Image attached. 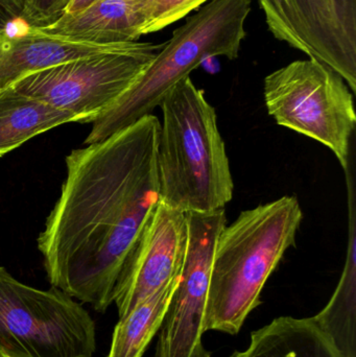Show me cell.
<instances>
[{
	"instance_id": "cell-12",
	"label": "cell",
	"mask_w": 356,
	"mask_h": 357,
	"mask_svg": "<svg viewBox=\"0 0 356 357\" xmlns=\"http://www.w3.org/2000/svg\"><path fill=\"white\" fill-rule=\"evenodd\" d=\"M146 21L144 3L133 0H96L82 12L64 15L50 26L37 29L52 37L109 45L137 41L142 37Z\"/></svg>"
},
{
	"instance_id": "cell-14",
	"label": "cell",
	"mask_w": 356,
	"mask_h": 357,
	"mask_svg": "<svg viewBox=\"0 0 356 357\" xmlns=\"http://www.w3.org/2000/svg\"><path fill=\"white\" fill-rule=\"evenodd\" d=\"M346 176L350 212L346 264L332 299L314 319L343 356L356 357L355 192L353 177Z\"/></svg>"
},
{
	"instance_id": "cell-2",
	"label": "cell",
	"mask_w": 356,
	"mask_h": 357,
	"mask_svg": "<svg viewBox=\"0 0 356 357\" xmlns=\"http://www.w3.org/2000/svg\"><path fill=\"white\" fill-rule=\"evenodd\" d=\"M159 107V199L184 213L225 209L234 183L215 109L190 77L176 84Z\"/></svg>"
},
{
	"instance_id": "cell-20",
	"label": "cell",
	"mask_w": 356,
	"mask_h": 357,
	"mask_svg": "<svg viewBox=\"0 0 356 357\" xmlns=\"http://www.w3.org/2000/svg\"><path fill=\"white\" fill-rule=\"evenodd\" d=\"M29 0H0V12L10 21L20 20Z\"/></svg>"
},
{
	"instance_id": "cell-6",
	"label": "cell",
	"mask_w": 356,
	"mask_h": 357,
	"mask_svg": "<svg viewBox=\"0 0 356 357\" xmlns=\"http://www.w3.org/2000/svg\"><path fill=\"white\" fill-rule=\"evenodd\" d=\"M263 96L278 125L323 144L348 169L356 114L353 94L338 73L316 59L295 61L265 77Z\"/></svg>"
},
{
	"instance_id": "cell-16",
	"label": "cell",
	"mask_w": 356,
	"mask_h": 357,
	"mask_svg": "<svg viewBox=\"0 0 356 357\" xmlns=\"http://www.w3.org/2000/svg\"><path fill=\"white\" fill-rule=\"evenodd\" d=\"M180 277V276H179ZM179 277L119 318L108 357H142L158 333Z\"/></svg>"
},
{
	"instance_id": "cell-4",
	"label": "cell",
	"mask_w": 356,
	"mask_h": 357,
	"mask_svg": "<svg viewBox=\"0 0 356 357\" xmlns=\"http://www.w3.org/2000/svg\"><path fill=\"white\" fill-rule=\"evenodd\" d=\"M251 4L252 0H210L188 17L137 81L92 123L86 146L102 142L152 114L176 84L208 59H238L247 36L245 23Z\"/></svg>"
},
{
	"instance_id": "cell-9",
	"label": "cell",
	"mask_w": 356,
	"mask_h": 357,
	"mask_svg": "<svg viewBox=\"0 0 356 357\" xmlns=\"http://www.w3.org/2000/svg\"><path fill=\"white\" fill-rule=\"evenodd\" d=\"M187 238L186 213L159 199L117 281L119 318L180 276Z\"/></svg>"
},
{
	"instance_id": "cell-3",
	"label": "cell",
	"mask_w": 356,
	"mask_h": 357,
	"mask_svg": "<svg viewBox=\"0 0 356 357\" xmlns=\"http://www.w3.org/2000/svg\"><path fill=\"white\" fill-rule=\"evenodd\" d=\"M303 213L296 197L245 210L219 233L211 268L205 333H240L261 304V294L290 248Z\"/></svg>"
},
{
	"instance_id": "cell-11",
	"label": "cell",
	"mask_w": 356,
	"mask_h": 357,
	"mask_svg": "<svg viewBox=\"0 0 356 357\" xmlns=\"http://www.w3.org/2000/svg\"><path fill=\"white\" fill-rule=\"evenodd\" d=\"M127 43L98 45L52 37L27 26L19 31L0 29V92L40 69L113 52Z\"/></svg>"
},
{
	"instance_id": "cell-7",
	"label": "cell",
	"mask_w": 356,
	"mask_h": 357,
	"mask_svg": "<svg viewBox=\"0 0 356 357\" xmlns=\"http://www.w3.org/2000/svg\"><path fill=\"white\" fill-rule=\"evenodd\" d=\"M163 44L129 42L119 50L40 69L12 86L16 91L93 123L137 81Z\"/></svg>"
},
{
	"instance_id": "cell-13",
	"label": "cell",
	"mask_w": 356,
	"mask_h": 357,
	"mask_svg": "<svg viewBox=\"0 0 356 357\" xmlns=\"http://www.w3.org/2000/svg\"><path fill=\"white\" fill-rule=\"evenodd\" d=\"M231 357H344L315 319L281 317L254 331L245 351Z\"/></svg>"
},
{
	"instance_id": "cell-21",
	"label": "cell",
	"mask_w": 356,
	"mask_h": 357,
	"mask_svg": "<svg viewBox=\"0 0 356 357\" xmlns=\"http://www.w3.org/2000/svg\"><path fill=\"white\" fill-rule=\"evenodd\" d=\"M96 0H72L67 8L65 15L77 14L91 6Z\"/></svg>"
},
{
	"instance_id": "cell-18",
	"label": "cell",
	"mask_w": 356,
	"mask_h": 357,
	"mask_svg": "<svg viewBox=\"0 0 356 357\" xmlns=\"http://www.w3.org/2000/svg\"><path fill=\"white\" fill-rule=\"evenodd\" d=\"M210 0H148L142 36L157 33L181 20Z\"/></svg>"
},
{
	"instance_id": "cell-22",
	"label": "cell",
	"mask_w": 356,
	"mask_h": 357,
	"mask_svg": "<svg viewBox=\"0 0 356 357\" xmlns=\"http://www.w3.org/2000/svg\"><path fill=\"white\" fill-rule=\"evenodd\" d=\"M133 1H137V2H140V3H144V6H146V4H148V0H133Z\"/></svg>"
},
{
	"instance_id": "cell-23",
	"label": "cell",
	"mask_w": 356,
	"mask_h": 357,
	"mask_svg": "<svg viewBox=\"0 0 356 357\" xmlns=\"http://www.w3.org/2000/svg\"><path fill=\"white\" fill-rule=\"evenodd\" d=\"M0 357H2V356H0Z\"/></svg>"
},
{
	"instance_id": "cell-17",
	"label": "cell",
	"mask_w": 356,
	"mask_h": 357,
	"mask_svg": "<svg viewBox=\"0 0 356 357\" xmlns=\"http://www.w3.org/2000/svg\"><path fill=\"white\" fill-rule=\"evenodd\" d=\"M265 15L268 27L276 39L313 58L304 27L293 0H258Z\"/></svg>"
},
{
	"instance_id": "cell-10",
	"label": "cell",
	"mask_w": 356,
	"mask_h": 357,
	"mask_svg": "<svg viewBox=\"0 0 356 357\" xmlns=\"http://www.w3.org/2000/svg\"><path fill=\"white\" fill-rule=\"evenodd\" d=\"M313 59L356 92V0H293Z\"/></svg>"
},
{
	"instance_id": "cell-15",
	"label": "cell",
	"mask_w": 356,
	"mask_h": 357,
	"mask_svg": "<svg viewBox=\"0 0 356 357\" xmlns=\"http://www.w3.org/2000/svg\"><path fill=\"white\" fill-rule=\"evenodd\" d=\"M67 123H79V119L13 87L3 90L0 92V157Z\"/></svg>"
},
{
	"instance_id": "cell-8",
	"label": "cell",
	"mask_w": 356,
	"mask_h": 357,
	"mask_svg": "<svg viewBox=\"0 0 356 357\" xmlns=\"http://www.w3.org/2000/svg\"><path fill=\"white\" fill-rule=\"evenodd\" d=\"M188 238L179 281L158 333L155 357H208L203 347L211 268L225 209L188 212Z\"/></svg>"
},
{
	"instance_id": "cell-19",
	"label": "cell",
	"mask_w": 356,
	"mask_h": 357,
	"mask_svg": "<svg viewBox=\"0 0 356 357\" xmlns=\"http://www.w3.org/2000/svg\"><path fill=\"white\" fill-rule=\"evenodd\" d=\"M72 0H29L21 22L31 29H43L60 20Z\"/></svg>"
},
{
	"instance_id": "cell-5",
	"label": "cell",
	"mask_w": 356,
	"mask_h": 357,
	"mask_svg": "<svg viewBox=\"0 0 356 357\" xmlns=\"http://www.w3.org/2000/svg\"><path fill=\"white\" fill-rule=\"evenodd\" d=\"M95 324L58 287L35 289L0 266V356L92 357Z\"/></svg>"
},
{
	"instance_id": "cell-1",
	"label": "cell",
	"mask_w": 356,
	"mask_h": 357,
	"mask_svg": "<svg viewBox=\"0 0 356 357\" xmlns=\"http://www.w3.org/2000/svg\"><path fill=\"white\" fill-rule=\"evenodd\" d=\"M160 121L148 114L71 151L60 197L38 237L52 287L105 312L159 201Z\"/></svg>"
}]
</instances>
